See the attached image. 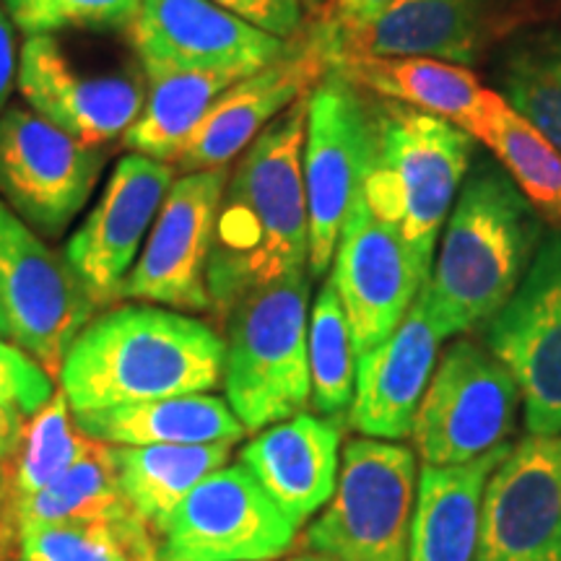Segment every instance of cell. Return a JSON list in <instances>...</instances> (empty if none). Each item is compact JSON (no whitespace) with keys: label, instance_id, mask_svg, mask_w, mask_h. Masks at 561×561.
<instances>
[{"label":"cell","instance_id":"25","mask_svg":"<svg viewBox=\"0 0 561 561\" xmlns=\"http://www.w3.org/2000/svg\"><path fill=\"white\" fill-rule=\"evenodd\" d=\"M331 70L371 96L424 110L468 128L486 112L494 91L481 87L466 66L434 58H371L351 55L333 60Z\"/></svg>","mask_w":561,"mask_h":561},{"label":"cell","instance_id":"8","mask_svg":"<svg viewBox=\"0 0 561 561\" xmlns=\"http://www.w3.org/2000/svg\"><path fill=\"white\" fill-rule=\"evenodd\" d=\"M520 401L515 377L486 346L453 343L434 369L411 426L421 462L466 466L502 447L515 430Z\"/></svg>","mask_w":561,"mask_h":561},{"label":"cell","instance_id":"19","mask_svg":"<svg viewBox=\"0 0 561 561\" xmlns=\"http://www.w3.org/2000/svg\"><path fill=\"white\" fill-rule=\"evenodd\" d=\"M346 312L356 356L367 354L401 325L424 278L398 231L371 214L362 191L341 229L331 273Z\"/></svg>","mask_w":561,"mask_h":561},{"label":"cell","instance_id":"21","mask_svg":"<svg viewBox=\"0 0 561 561\" xmlns=\"http://www.w3.org/2000/svg\"><path fill=\"white\" fill-rule=\"evenodd\" d=\"M442 341L445 335L434 320L424 284L401 325L380 346L356 356L351 426L371 439L411 437L419 403L437 369Z\"/></svg>","mask_w":561,"mask_h":561},{"label":"cell","instance_id":"16","mask_svg":"<svg viewBox=\"0 0 561 561\" xmlns=\"http://www.w3.org/2000/svg\"><path fill=\"white\" fill-rule=\"evenodd\" d=\"M476 561H561V437L530 434L491 471Z\"/></svg>","mask_w":561,"mask_h":561},{"label":"cell","instance_id":"12","mask_svg":"<svg viewBox=\"0 0 561 561\" xmlns=\"http://www.w3.org/2000/svg\"><path fill=\"white\" fill-rule=\"evenodd\" d=\"M299 525L280 512L248 468L208 473L167 523L161 561H271L294 546Z\"/></svg>","mask_w":561,"mask_h":561},{"label":"cell","instance_id":"26","mask_svg":"<svg viewBox=\"0 0 561 561\" xmlns=\"http://www.w3.org/2000/svg\"><path fill=\"white\" fill-rule=\"evenodd\" d=\"M229 450L231 445H110L125 500L151 533H164L185 496L227 466Z\"/></svg>","mask_w":561,"mask_h":561},{"label":"cell","instance_id":"24","mask_svg":"<svg viewBox=\"0 0 561 561\" xmlns=\"http://www.w3.org/2000/svg\"><path fill=\"white\" fill-rule=\"evenodd\" d=\"M510 450L504 442L466 466L421 468L409 561H476L483 489Z\"/></svg>","mask_w":561,"mask_h":561},{"label":"cell","instance_id":"17","mask_svg":"<svg viewBox=\"0 0 561 561\" xmlns=\"http://www.w3.org/2000/svg\"><path fill=\"white\" fill-rule=\"evenodd\" d=\"M172 182L174 164L125 153L94 210L68 240L66 261L96 307L121 299L123 280L149 240Z\"/></svg>","mask_w":561,"mask_h":561},{"label":"cell","instance_id":"3","mask_svg":"<svg viewBox=\"0 0 561 561\" xmlns=\"http://www.w3.org/2000/svg\"><path fill=\"white\" fill-rule=\"evenodd\" d=\"M541 242V214L500 161L473 159L426 280L442 335L486 325L523 284Z\"/></svg>","mask_w":561,"mask_h":561},{"label":"cell","instance_id":"4","mask_svg":"<svg viewBox=\"0 0 561 561\" xmlns=\"http://www.w3.org/2000/svg\"><path fill=\"white\" fill-rule=\"evenodd\" d=\"M473 153L476 140L455 123L375 96V146L362 198L398 231L424 284Z\"/></svg>","mask_w":561,"mask_h":561},{"label":"cell","instance_id":"30","mask_svg":"<svg viewBox=\"0 0 561 561\" xmlns=\"http://www.w3.org/2000/svg\"><path fill=\"white\" fill-rule=\"evenodd\" d=\"M138 517L125 500L117 481L110 445L94 442L83 458L70 466L58 481L34 494L19 512H13V528L47 523H87V520H128Z\"/></svg>","mask_w":561,"mask_h":561},{"label":"cell","instance_id":"43","mask_svg":"<svg viewBox=\"0 0 561 561\" xmlns=\"http://www.w3.org/2000/svg\"><path fill=\"white\" fill-rule=\"evenodd\" d=\"M0 496H3V471H0Z\"/></svg>","mask_w":561,"mask_h":561},{"label":"cell","instance_id":"6","mask_svg":"<svg viewBox=\"0 0 561 561\" xmlns=\"http://www.w3.org/2000/svg\"><path fill=\"white\" fill-rule=\"evenodd\" d=\"M416 502V455L409 447L351 439L331 502L307 530V546L333 561H409Z\"/></svg>","mask_w":561,"mask_h":561},{"label":"cell","instance_id":"9","mask_svg":"<svg viewBox=\"0 0 561 561\" xmlns=\"http://www.w3.org/2000/svg\"><path fill=\"white\" fill-rule=\"evenodd\" d=\"M0 310L11 341L32 354L47 375H60L70 343L94 318L96 305L66 255L0 198Z\"/></svg>","mask_w":561,"mask_h":561},{"label":"cell","instance_id":"13","mask_svg":"<svg viewBox=\"0 0 561 561\" xmlns=\"http://www.w3.org/2000/svg\"><path fill=\"white\" fill-rule=\"evenodd\" d=\"M229 167L180 174L172 182L121 299L180 312L210 310L208 257ZM117 299V301H121Z\"/></svg>","mask_w":561,"mask_h":561},{"label":"cell","instance_id":"5","mask_svg":"<svg viewBox=\"0 0 561 561\" xmlns=\"http://www.w3.org/2000/svg\"><path fill=\"white\" fill-rule=\"evenodd\" d=\"M224 320V390L244 430L261 432L305 413L312 401L310 271L250 291Z\"/></svg>","mask_w":561,"mask_h":561},{"label":"cell","instance_id":"22","mask_svg":"<svg viewBox=\"0 0 561 561\" xmlns=\"http://www.w3.org/2000/svg\"><path fill=\"white\" fill-rule=\"evenodd\" d=\"M341 426L335 419L297 413L261 430L242 447L240 462L294 525L331 502L341 471Z\"/></svg>","mask_w":561,"mask_h":561},{"label":"cell","instance_id":"38","mask_svg":"<svg viewBox=\"0 0 561 561\" xmlns=\"http://www.w3.org/2000/svg\"><path fill=\"white\" fill-rule=\"evenodd\" d=\"M390 0H328L322 9V21L328 24L341 26V30H351V26L367 24L380 13Z\"/></svg>","mask_w":561,"mask_h":561},{"label":"cell","instance_id":"1","mask_svg":"<svg viewBox=\"0 0 561 561\" xmlns=\"http://www.w3.org/2000/svg\"><path fill=\"white\" fill-rule=\"evenodd\" d=\"M307 100L310 94L278 115L229 172L208 257L210 310L219 318H227L250 291L310 271V219L301 174Z\"/></svg>","mask_w":561,"mask_h":561},{"label":"cell","instance_id":"18","mask_svg":"<svg viewBox=\"0 0 561 561\" xmlns=\"http://www.w3.org/2000/svg\"><path fill=\"white\" fill-rule=\"evenodd\" d=\"M510 0H390L362 26L318 21L328 62L371 55V58H434L468 66L479 60L500 32Z\"/></svg>","mask_w":561,"mask_h":561},{"label":"cell","instance_id":"10","mask_svg":"<svg viewBox=\"0 0 561 561\" xmlns=\"http://www.w3.org/2000/svg\"><path fill=\"white\" fill-rule=\"evenodd\" d=\"M107 164L102 146L62 133L30 107L0 112V198L32 229L60 237Z\"/></svg>","mask_w":561,"mask_h":561},{"label":"cell","instance_id":"41","mask_svg":"<svg viewBox=\"0 0 561 561\" xmlns=\"http://www.w3.org/2000/svg\"><path fill=\"white\" fill-rule=\"evenodd\" d=\"M0 335H9V339H11V331H9V320H5L3 310H0Z\"/></svg>","mask_w":561,"mask_h":561},{"label":"cell","instance_id":"35","mask_svg":"<svg viewBox=\"0 0 561 561\" xmlns=\"http://www.w3.org/2000/svg\"><path fill=\"white\" fill-rule=\"evenodd\" d=\"M55 396L53 375L19 343L0 335V405L30 419Z\"/></svg>","mask_w":561,"mask_h":561},{"label":"cell","instance_id":"2","mask_svg":"<svg viewBox=\"0 0 561 561\" xmlns=\"http://www.w3.org/2000/svg\"><path fill=\"white\" fill-rule=\"evenodd\" d=\"M227 343L208 322L130 301L91 318L70 343L60 385L70 411L210 392L224 382Z\"/></svg>","mask_w":561,"mask_h":561},{"label":"cell","instance_id":"37","mask_svg":"<svg viewBox=\"0 0 561 561\" xmlns=\"http://www.w3.org/2000/svg\"><path fill=\"white\" fill-rule=\"evenodd\" d=\"M13 21L0 3V112L5 110L13 87L19 81V47L16 34H13Z\"/></svg>","mask_w":561,"mask_h":561},{"label":"cell","instance_id":"23","mask_svg":"<svg viewBox=\"0 0 561 561\" xmlns=\"http://www.w3.org/2000/svg\"><path fill=\"white\" fill-rule=\"evenodd\" d=\"M73 421L89 439L128 447L234 445L248 434L229 403L208 392L73 413Z\"/></svg>","mask_w":561,"mask_h":561},{"label":"cell","instance_id":"11","mask_svg":"<svg viewBox=\"0 0 561 561\" xmlns=\"http://www.w3.org/2000/svg\"><path fill=\"white\" fill-rule=\"evenodd\" d=\"M486 348L515 377L533 437H561V229L543 237L523 284L486 322Z\"/></svg>","mask_w":561,"mask_h":561},{"label":"cell","instance_id":"36","mask_svg":"<svg viewBox=\"0 0 561 561\" xmlns=\"http://www.w3.org/2000/svg\"><path fill=\"white\" fill-rule=\"evenodd\" d=\"M210 3L284 42H291L305 32V0H210Z\"/></svg>","mask_w":561,"mask_h":561},{"label":"cell","instance_id":"28","mask_svg":"<svg viewBox=\"0 0 561 561\" xmlns=\"http://www.w3.org/2000/svg\"><path fill=\"white\" fill-rule=\"evenodd\" d=\"M468 136L494 153L538 214L561 224V151L520 112L512 110L500 91H494L486 112L468 128Z\"/></svg>","mask_w":561,"mask_h":561},{"label":"cell","instance_id":"29","mask_svg":"<svg viewBox=\"0 0 561 561\" xmlns=\"http://www.w3.org/2000/svg\"><path fill=\"white\" fill-rule=\"evenodd\" d=\"M94 447L73 421L66 392H55L50 403L24 419L16 447L11 453V468L3 473V496L9 515L19 512L34 494L58 481L70 466Z\"/></svg>","mask_w":561,"mask_h":561},{"label":"cell","instance_id":"42","mask_svg":"<svg viewBox=\"0 0 561 561\" xmlns=\"http://www.w3.org/2000/svg\"><path fill=\"white\" fill-rule=\"evenodd\" d=\"M325 3H328V0H305V5H310V9H314V11L325 9Z\"/></svg>","mask_w":561,"mask_h":561},{"label":"cell","instance_id":"14","mask_svg":"<svg viewBox=\"0 0 561 561\" xmlns=\"http://www.w3.org/2000/svg\"><path fill=\"white\" fill-rule=\"evenodd\" d=\"M128 37L146 76L193 70L244 79L289 45L210 0H140Z\"/></svg>","mask_w":561,"mask_h":561},{"label":"cell","instance_id":"7","mask_svg":"<svg viewBox=\"0 0 561 561\" xmlns=\"http://www.w3.org/2000/svg\"><path fill=\"white\" fill-rule=\"evenodd\" d=\"M375 146V96L328 70L307 100L305 174L310 219V276H325L333 265L341 229L362 191Z\"/></svg>","mask_w":561,"mask_h":561},{"label":"cell","instance_id":"15","mask_svg":"<svg viewBox=\"0 0 561 561\" xmlns=\"http://www.w3.org/2000/svg\"><path fill=\"white\" fill-rule=\"evenodd\" d=\"M328 70L331 62H328L325 42L314 21L268 66L257 68L255 73L221 91L185 149L180 151L174 170L187 174L229 167L278 115L310 94Z\"/></svg>","mask_w":561,"mask_h":561},{"label":"cell","instance_id":"20","mask_svg":"<svg viewBox=\"0 0 561 561\" xmlns=\"http://www.w3.org/2000/svg\"><path fill=\"white\" fill-rule=\"evenodd\" d=\"M16 83L26 107L89 146L123 138L146 102V73H87L53 34L26 37Z\"/></svg>","mask_w":561,"mask_h":561},{"label":"cell","instance_id":"31","mask_svg":"<svg viewBox=\"0 0 561 561\" xmlns=\"http://www.w3.org/2000/svg\"><path fill=\"white\" fill-rule=\"evenodd\" d=\"M19 541L24 561H161L140 517L30 525Z\"/></svg>","mask_w":561,"mask_h":561},{"label":"cell","instance_id":"33","mask_svg":"<svg viewBox=\"0 0 561 561\" xmlns=\"http://www.w3.org/2000/svg\"><path fill=\"white\" fill-rule=\"evenodd\" d=\"M312 405L320 416L343 419L351 411L356 385V348L333 278L320 286L307 328Z\"/></svg>","mask_w":561,"mask_h":561},{"label":"cell","instance_id":"27","mask_svg":"<svg viewBox=\"0 0 561 561\" xmlns=\"http://www.w3.org/2000/svg\"><path fill=\"white\" fill-rule=\"evenodd\" d=\"M234 81L240 79L193 70L146 76V102L136 123L125 130L123 146L130 153L174 164L210 104Z\"/></svg>","mask_w":561,"mask_h":561},{"label":"cell","instance_id":"40","mask_svg":"<svg viewBox=\"0 0 561 561\" xmlns=\"http://www.w3.org/2000/svg\"><path fill=\"white\" fill-rule=\"evenodd\" d=\"M289 561H333V559L320 557V553H310V557H297V559H289Z\"/></svg>","mask_w":561,"mask_h":561},{"label":"cell","instance_id":"32","mask_svg":"<svg viewBox=\"0 0 561 561\" xmlns=\"http://www.w3.org/2000/svg\"><path fill=\"white\" fill-rule=\"evenodd\" d=\"M500 94L561 151V32H536L507 47Z\"/></svg>","mask_w":561,"mask_h":561},{"label":"cell","instance_id":"39","mask_svg":"<svg viewBox=\"0 0 561 561\" xmlns=\"http://www.w3.org/2000/svg\"><path fill=\"white\" fill-rule=\"evenodd\" d=\"M21 424H24V416H19L16 411L0 405V460L11 458L13 447H16Z\"/></svg>","mask_w":561,"mask_h":561},{"label":"cell","instance_id":"34","mask_svg":"<svg viewBox=\"0 0 561 561\" xmlns=\"http://www.w3.org/2000/svg\"><path fill=\"white\" fill-rule=\"evenodd\" d=\"M13 26L34 37L62 30H121L140 9V0H0Z\"/></svg>","mask_w":561,"mask_h":561}]
</instances>
